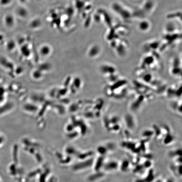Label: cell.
Returning <instances> with one entry per match:
<instances>
[{
	"label": "cell",
	"mask_w": 182,
	"mask_h": 182,
	"mask_svg": "<svg viewBox=\"0 0 182 182\" xmlns=\"http://www.w3.org/2000/svg\"><path fill=\"white\" fill-rule=\"evenodd\" d=\"M100 70L105 77L107 78L110 83L114 82L119 79L117 69L112 64H104L101 66Z\"/></svg>",
	"instance_id": "1"
},
{
	"label": "cell",
	"mask_w": 182,
	"mask_h": 182,
	"mask_svg": "<svg viewBox=\"0 0 182 182\" xmlns=\"http://www.w3.org/2000/svg\"><path fill=\"white\" fill-rule=\"evenodd\" d=\"M181 63L178 60H174L171 66V74L175 77H181Z\"/></svg>",
	"instance_id": "2"
},
{
	"label": "cell",
	"mask_w": 182,
	"mask_h": 182,
	"mask_svg": "<svg viewBox=\"0 0 182 182\" xmlns=\"http://www.w3.org/2000/svg\"><path fill=\"white\" fill-rule=\"evenodd\" d=\"M124 121L128 129L132 130L135 128L136 121L134 117L131 114H126L124 117Z\"/></svg>",
	"instance_id": "3"
},
{
	"label": "cell",
	"mask_w": 182,
	"mask_h": 182,
	"mask_svg": "<svg viewBox=\"0 0 182 182\" xmlns=\"http://www.w3.org/2000/svg\"><path fill=\"white\" fill-rule=\"evenodd\" d=\"M5 26L8 28L13 27L15 24V19L13 16L11 14H7L5 16L3 19Z\"/></svg>",
	"instance_id": "4"
},
{
	"label": "cell",
	"mask_w": 182,
	"mask_h": 182,
	"mask_svg": "<svg viewBox=\"0 0 182 182\" xmlns=\"http://www.w3.org/2000/svg\"><path fill=\"white\" fill-rule=\"evenodd\" d=\"M105 170L107 171H114L117 169L119 167L118 163L117 161H108L104 165Z\"/></svg>",
	"instance_id": "5"
},
{
	"label": "cell",
	"mask_w": 182,
	"mask_h": 182,
	"mask_svg": "<svg viewBox=\"0 0 182 182\" xmlns=\"http://www.w3.org/2000/svg\"><path fill=\"white\" fill-rule=\"evenodd\" d=\"M181 100H180V101H175L171 103V107L175 111V112H177V113L180 114H181Z\"/></svg>",
	"instance_id": "6"
},
{
	"label": "cell",
	"mask_w": 182,
	"mask_h": 182,
	"mask_svg": "<svg viewBox=\"0 0 182 182\" xmlns=\"http://www.w3.org/2000/svg\"><path fill=\"white\" fill-rule=\"evenodd\" d=\"M16 14L18 16L21 18H25L28 16L27 10L23 7H20L17 9Z\"/></svg>",
	"instance_id": "7"
},
{
	"label": "cell",
	"mask_w": 182,
	"mask_h": 182,
	"mask_svg": "<svg viewBox=\"0 0 182 182\" xmlns=\"http://www.w3.org/2000/svg\"><path fill=\"white\" fill-rule=\"evenodd\" d=\"M130 166V162L128 160L123 161L121 165V170L122 171L125 172L128 170Z\"/></svg>",
	"instance_id": "8"
},
{
	"label": "cell",
	"mask_w": 182,
	"mask_h": 182,
	"mask_svg": "<svg viewBox=\"0 0 182 182\" xmlns=\"http://www.w3.org/2000/svg\"><path fill=\"white\" fill-rule=\"evenodd\" d=\"M174 137L170 133L167 134L164 140V143L165 144H168L170 143L173 141Z\"/></svg>",
	"instance_id": "9"
},
{
	"label": "cell",
	"mask_w": 182,
	"mask_h": 182,
	"mask_svg": "<svg viewBox=\"0 0 182 182\" xmlns=\"http://www.w3.org/2000/svg\"><path fill=\"white\" fill-rule=\"evenodd\" d=\"M154 134V131L150 130H147L144 131L142 133V136L146 138H149L150 136H152L153 134Z\"/></svg>",
	"instance_id": "10"
},
{
	"label": "cell",
	"mask_w": 182,
	"mask_h": 182,
	"mask_svg": "<svg viewBox=\"0 0 182 182\" xmlns=\"http://www.w3.org/2000/svg\"><path fill=\"white\" fill-rule=\"evenodd\" d=\"M30 27L33 28L39 27L41 25L40 20L39 19H34L30 23Z\"/></svg>",
	"instance_id": "11"
},
{
	"label": "cell",
	"mask_w": 182,
	"mask_h": 182,
	"mask_svg": "<svg viewBox=\"0 0 182 182\" xmlns=\"http://www.w3.org/2000/svg\"><path fill=\"white\" fill-rule=\"evenodd\" d=\"M12 0H0V6L3 7L8 6L12 3Z\"/></svg>",
	"instance_id": "12"
},
{
	"label": "cell",
	"mask_w": 182,
	"mask_h": 182,
	"mask_svg": "<svg viewBox=\"0 0 182 182\" xmlns=\"http://www.w3.org/2000/svg\"><path fill=\"white\" fill-rule=\"evenodd\" d=\"M99 151L100 154L102 155H105L107 153L108 149L107 148L105 147L101 146L99 148Z\"/></svg>",
	"instance_id": "13"
},
{
	"label": "cell",
	"mask_w": 182,
	"mask_h": 182,
	"mask_svg": "<svg viewBox=\"0 0 182 182\" xmlns=\"http://www.w3.org/2000/svg\"><path fill=\"white\" fill-rule=\"evenodd\" d=\"M151 164H152V163H151L150 161L148 160L145 161V162H144V163L143 165L144 168H148L151 167Z\"/></svg>",
	"instance_id": "14"
},
{
	"label": "cell",
	"mask_w": 182,
	"mask_h": 182,
	"mask_svg": "<svg viewBox=\"0 0 182 182\" xmlns=\"http://www.w3.org/2000/svg\"><path fill=\"white\" fill-rule=\"evenodd\" d=\"M174 182L173 180H172V179H170H170H168V180H167V181H166V182Z\"/></svg>",
	"instance_id": "15"
},
{
	"label": "cell",
	"mask_w": 182,
	"mask_h": 182,
	"mask_svg": "<svg viewBox=\"0 0 182 182\" xmlns=\"http://www.w3.org/2000/svg\"><path fill=\"white\" fill-rule=\"evenodd\" d=\"M27 0H19V1L22 3H24L26 2V1Z\"/></svg>",
	"instance_id": "16"
},
{
	"label": "cell",
	"mask_w": 182,
	"mask_h": 182,
	"mask_svg": "<svg viewBox=\"0 0 182 182\" xmlns=\"http://www.w3.org/2000/svg\"><path fill=\"white\" fill-rule=\"evenodd\" d=\"M156 182H162V181H161V180H157V181H156Z\"/></svg>",
	"instance_id": "17"
}]
</instances>
